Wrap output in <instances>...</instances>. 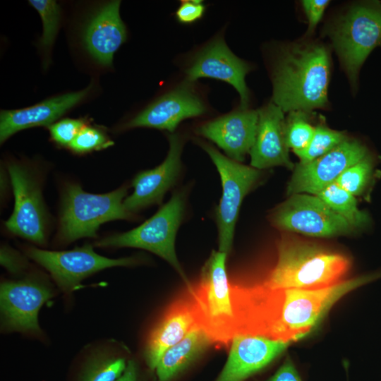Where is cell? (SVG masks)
Here are the masks:
<instances>
[{
	"mask_svg": "<svg viewBox=\"0 0 381 381\" xmlns=\"http://www.w3.org/2000/svg\"><path fill=\"white\" fill-rule=\"evenodd\" d=\"M381 278V271L315 289L233 286L238 334L295 342L314 332L350 291Z\"/></svg>",
	"mask_w": 381,
	"mask_h": 381,
	"instance_id": "6da1fadb",
	"label": "cell"
},
{
	"mask_svg": "<svg viewBox=\"0 0 381 381\" xmlns=\"http://www.w3.org/2000/svg\"><path fill=\"white\" fill-rule=\"evenodd\" d=\"M330 60L320 44H301L286 49L273 73L272 102L284 112L310 111L327 104Z\"/></svg>",
	"mask_w": 381,
	"mask_h": 381,
	"instance_id": "7a4b0ae2",
	"label": "cell"
},
{
	"mask_svg": "<svg viewBox=\"0 0 381 381\" xmlns=\"http://www.w3.org/2000/svg\"><path fill=\"white\" fill-rule=\"evenodd\" d=\"M351 265L344 255L298 239L284 238L277 260L264 285L274 289H315L342 280Z\"/></svg>",
	"mask_w": 381,
	"mask_h": 381,
	"instance_id": "3957f363",
	"label": "cell"
},
{
	"mask_svg": "<svg viewBox=\"0 0 381 381\" xmlns=\"http://www.w3.org/2000/svg\"><path fill=\"white\" fill-rule=\"evenodd\" d=\"M227 254L213 251L195 286H188V296L198 325L213 344L226 346L238 334V326L227 278Z\"/></svg>",
	"mask_w": 381,
	"mask_h": 381,
	"instance_id": "277c9868",
	"label": "cell"
},
{
	"mask_svg": "<svg viewBox=\"0 0 381 381\" xmlns=\"http://www.w3.org/2000/svg\"><path fill=\"white\" fill-rule=\"evenodd\" d=\"M127 189L122 186L103 194L85 192L80 185H68L63 195L59 238L64 242L97 236L105 222L132 217L124 207Z\"/></svg>",
	"mask_w": 381,
	"mask_h": 381,
	"instance_id": "5b68a950",
	"label": "cell"
},
{
	"mask_svg": "<svg viewBox=\"0 0 381 381\" xmlns=\"http://www.w3.org/2000/svg\"><path fill=\"white\" fill-rule=\"evenodd\" d=\"M184 197L176 193L142 224L97 241L99 247H132L149 250L167 261L186 280L175 251V238L183 219Z\"/></svg>",
	"mask_w": 381,
	"mask_h": 381,
	"instance_id": "8992f818",
	"label": "cell"
},
{
	"mask_svg": "<svg viewBox=\"0 0 381 381\" xmlns=\"http://www.w3.org/2000/svg\"><path fill=\"white\" fill-rule=\"evenodd\" d=\"M332 40L351 83H355L368 56L381 46V7L369 4L353 8L339 21Z\"/></svg>",
	"mask_w": 381,
	"mask_h": 381,
	"instance_id": "52a82bcc",
	"label": "cell"
},
{
	"mask_svg": "<svg viewBox=\"0 0 381 381\" xmlns=\"http://www.w3.org/2000/svg\"><path fill=\"white\" fill-rule=\"evenodd\" d=\"M215 165L222 181V194L217 210L219 250L228 254L243 198L260 176V171L224 156L213 146L202 143Z\"/></svg>",
	"mask_w": 381,
	"mask_h": 381,
	"instance_id": "ba28073f",
	"label": "cell"
},
{
	"mask_svg": "<svg viewBox=\"0 0 381 381\" xmlns=\"http://www.w3.org/2000/svg\"><path fill=\"white\" fill-rule=\"evenodd\" d=\"M272 222L280 229L320 238L349 234L354 230L318 195L306 193L290 195L274 213Z\"/></svg>",
	"mask_w": 381,
	"mask_h": 381,
	"instance_id": "9c48e42d",
	"label": "cell"
},
{
	"mask_svg": "<svg viewBox=\"0 0 381 381\" xmlns=\"http://www.w3.org/2000/svg\"><path fill=\"white\" fill-rule=\"evenodd\" d=\"M26 255L44 267L58 286L66 291L75 289L83 279L95 272L138 262L135 258L114 259L100 255L90 244L63 251L30 247L26 250Z\"/></svg>",
	"mask_w": 381,
	"mask_h": 381,
	"instance_id": "30bf717a",
	"label": "cell"
},
{
	"mask_svg": "<svg viewBox=\"0 0 381 381\" xmlns=\"http://www.w3.org/2000/svg\"><path fill=\"white\" fill-rule=\"evenodd\" d=\"M8 172L15 203L12 214L5 222L6 229L34 243H44L47 214L40 185L28 169L18 163H10Z\"/></svg>",
	"mask_w": 381,
	"mask_h": 381,
	"instance_id": "8fae6325",
	"label": "cell"
},
{
	"mask_svg": "<svg viewBox=\"0 0 381 381\" xmlns=\"http://www.w3.org/2000/svg\"><path fill=\"white\" fill-rule=\"evenodd\" d=\"M365 145L346 138L329 152L306 163H298L287 186V194L317 195L348 167L367 157Z\"/></svg>",
	"mask_w": 381,
	"mask_h": 381,
	"instance_id": "7c38bea8",
	"label": "cell"
},
{
	"mask_svg": "<svg viewBox=\"0 0 381 381\" xmlns=\"http://www.w3.org/2000/svg\"><path fill=\"white\" fill-rule=\"evenodd\" d=\"M52 296L47 286L34 280L2 282L0 303L4 327L11 330L40 332L38 313Z\"/></svg>",
	"mask_w": 381,
	"mask_h": 381,
	"instance_id": "4fadbf2b",
	"label": "cell"
},
{
	"mask_svg": "<svg viewBox=\"0 0 381 381\" xmlns=\"http://www.w3.org/2000/svg\"><path fill=\"white\" fill-rule=\"evenodd\" d=\"M291 344L262 336L238 334L231 340L227 361L216 381H244L267 366Z\"/></svg>",
	"mask_w": 381,
	"mask_h": 381,
	"instance_id": "5bb4252c",
	"label": "cell"
},
{
	"mask_svg": "<svg viewBox=\"0 0 381 381\" xmlns=\"http://www.w3.org/2000/svg\"><path fill=\"white\" fill-rule=\"evenodd\" d=\"M121 1L102 5L90 17L83 33L89 56L99 65L109 67L114 55L126 40V28L120 16Z\"/></svg>",
	"mask_w": 381,
	"mask_h": 381,
	"instance_id": "9a60e30c",
	"label": "cell"
},
{
	"mask_svg": "<svg viewBox=\"0 0 381 381\" xmlns=\"http://www.w3.org/2000/svg\"><path fill=\"white\" fill-rule=\"evenodd\" d=\"M249 71L247 63L235 56L224 40L219 39L196 56L186 73L188 83L200 78H210L231 85L238 92L241 107L245 109L249 101L245 77Z\"/></svg>",
	"mask_w": 381,
	"mask_h": 381,
	"instance_id": "2e32d148",
	"label": "cell"
},
{
	"mask_svg": "<svg viewBox=\"0 0 381 381\" xmlns=\"http://www.w3.org/2000/svg\"><path fill=\"white\" fill-rule=\"evenodd\" d=\"M169 150L164 161L157 167L138 174L133 181V192L123 204L131 214L149 205L159 204L176 181L181 171L182 142L176 135L169 137Z\"/></svg>",
	"mask_w": 381,
	"mask_h": 381,
	"instance_id": "e0dca14e",
	"label": "cell"
},
{
	"mask_svg": "<svg viewBox=\"0 0 381 381\" xmlns=\"http://www.w3.org/2000/svg\"><path fill=\"white\" fill-rule=\"evenodd\" d=\"M205 111L204 103L187 85L179 87L148 105L124 127H146L173 132L184 119L197 117Z\"/></svg>",
	"mask_w": 381,
	"mask_h": 381,
	"instance_id": "ac0fdd59",
	"label": "cell"
},
{
	"mask_svg": "<svg viewBox=\"0 0 381 381\" xmlns=\"http://www.w3.org/2000/svg\"><path fill=\"white\" fill-rule=\"evenodd\" d=\"M258 123V111L243 109L202 124L198 133L216 143L228 157L241 162L253 146Z\"/></svg>",
	"mask_w": 381,
	"mask_h": 381,
	"instance_id": "d6986e66",
	"label": "cell"
},
{
	"mask_svg": "<svg viewBox=\"0 0 381 381\" xmlns=\"http://www.w3.org/2000/svg\"><path fill=\"white\" fill-rule=\"evenodd\" d=\"M92 86L59 95L35 105L11 110H1L0 114V141L5 142L17 132L41 126H51L88 96Z\"/></svg>",
	"mask_w": 381,
	"mask_h": 381,
	"instance_id": "ffe728a7",
	"label": "cell"
},
{
	"mask_svg": "<svg viewBox=\"0 0 381 381\" xmlns=\"http://www.w3.org/2000/svg\"><path fill=\"white\" fill-rule=\"evenodd\" d=\"M258 112L257 133L250 152L251 167L258 170L276 166L294 169L285 139L284 112L273 102Z\"/></svg>",
	"mask_w": 381,
	"mask_h": 381,
	"instance_id": "44dd1931",
	"label": "cell"
},
{
	"mask_svg": "<svg viewBox=\"0 0 381 381\" xmlns=\"http://www.w3.org/2000/svg\"><path fill=\"white\" fill-rule=\"evenodd\" d=\"M199 327L188 296L176 299L168 307L151 332L145 349L148 367L155 370L163 354L181 341L190 332Z\"/></svg>",
	"mask_w": 381,
	"mask_h": 381,
	"instance_id": "7402d4cb",
	"label": "cell"
},
{
	"mask_svg": "<svg viewBox=\"0 0 381 381\" xmlns=\"http://www.w3.org/2000/svg\"><path fill=\"white\" fill-rule=\"evenodd\" d=\"M213 344L208 335L198 327L169 348L155 369L157 381H172Z\"/></svg>",
	"mask_w": 381,
	"mask_h": 381,
	"instance_id": "603a6c76",
	"label": "cell"
},
{
	"mask_svg": "<svg viewBox=\"0 0 381 381\" xmlns=\"http://www.w3.org/2000/svg\"><path fill=\"white\" fill-rule=\"evenodd\" d=\"M317 195L354 229L368 224L370 218L365 212L358 209L355 196L335 182L325 188Z\"/></svg>",
	"mask_w": 381,
	"mask_h": 381,
	"instance_id": "cb8c5ba5",
	"label": "cell"
},
{
	"mask_svg": "<svg viewBox=\"0 0 381 381\" xmlns=\"http://www.w3.org/2000/svg\"><path fill=\"white\" fill-rule=\"evenodd\" d=\"M29 4L38 12L42 23L40 44L47 59L54 44L61 20L59 5L53 0H30Z\"/></svg>",
	"mask_w": 381,
	"mask_h": 381,
	"instance_id": "d4e9b609",
	"label": "cell"
},
{
	"mask_svg": "<svg viewBox=\"0 0 381 381\" xmlns=\"http://www.w3.org/2000/svg\"><path fill=\"white\" fill-rule=\"evenodd\" d=\"M310 111L295 110L289 112L285 118V139L286 145L296 155L309 145L315 126L310 121Z\"/></svg>",
	"mask_w": 381,
	"mask_h": 381,
	"instance_id": "484cf974",
	"label": "cell"
},
{
	"mask_svg": "<svg viewBox=\"0 0 381 381\" xmlns=\"http://www.w3.org/2000/svg\"><path fill=\"white\" fill-rule=\"evenodd\" d=\"M346 139L344 133L320 124L315 126L313 136L308 147L296 155L300 163L309 162L329 152Z\"/></svg>",
	"mask_w": 381,
	"mask_h": 381,
	"instance_id": "4316f807",
	"label": "cell"
},
{
	"mask_svg": "<svg viewBox=\"0 0 381 381\" xmlns=\"http://www.w3.org/2000/svg\"><path fill=\"white\" fill-rule=\"evenodd\" d=\"M373 169V160L368 155L346 169L334 182L353 195H359L370 180Z\"/></svg>",
	"mask_w": 381,
	"mask_h": 381,
	"instance_id": "83f0119b",
	"label": "cell"
},
{
	"mask_svg": "<svg viewBox=\"0 0 381 381\" xmlns=\"http://www.w3.org/2000/svg\"><path fill=\"white\" fill-rule=\"evenodd\" d=\"M126 365L122 358L94 361L84 373L82 381H116L123 373Z\"/></svg>",
	"mask_w": 381,
	"mask_h": 381,
	"instance_id": "f1b7e54d",
	"label": "cell"
},
{
	"mask_svg": "<svg viewBox=\"0 0 381 381\" xmlns=\"http://www.w3.org/2000/svg\"><path fill=\"white\" fill-rule=\"evenodd\" d=\"M113 143L102 130L85 125L68 147L75 153L83 154L107 148Z\"/></svg>",
	"mask_w": 381,
	"mask_h": 381,
	"instance_id": "f546056e",
	"label": "cell"
},
{
	"mask_svg": "<svg viewBox=\"0 0 381 381\" xmlns=\"http://www.w3.org/2000/svg\"><path fill=\"white\" fill-rule=\"evenodd\" d=\"M86 125L83 119H64L49 126L51 137L57 144L69 147L79 132Z\"/></svg>",
	"mask_w": 381,
	"mask_h": 381,
	"instance_id": "4dcf8cb0",
	"label": "cell"
},
{
	"mask_svg": "<svg viewBox=\"0 0 381 381\" xmlns=\"http://www.w3.org/2000/svg\"><path fill=\"white\" fill-rule=\"evenodd\" d=\"M205 11L201 1H183L176 11V19L181 23L190 24L200 20Z\"/></svg>",
	"mask_w": 381,
	"mask_h": 381,
	"instance_id": "1f68e13d",
	"label": "cell"
},
{
	"mask_svg": "<svg viewBox=\"0 0 381 381\" xmlns=\"http://www.w3.org/2000/svg\"><path fill=\"white\" fill-rule=\"evenodd\" d=\"M329 3L328 0L302 1L303 8L308 22V34L312 33L316 28Z\"/></svg>",
	"mask_w": 381,
	"mask_h": 381,
	"instance_id": "d6a6232c",
	"label": "cell"
},
{
	"mask_svg": "<svg viewBox=\"0 0 381 381\" xmlns=\"http://www.w3.org/2000/svg\"><path fill=\"white\" fill-rule=\"evenodd\" d=\"M265 381H302L291 358H286L275 373Z\"/></svg>",
	"mask_w": 381,
	"mask_h": 381,
	"instance_id": "836d02e7",
	"label": "cell"
},
{
	"mask_svg": "<svg viewBox=\"0 0 381 381\" xmlns=\"http://www.w3.org/2000/svg\"><path fill=\"white\" fill-rule=\"evenodd\" d=\"M1 264L12 273L19 272L21 268V264L17 255L6 247H2L1 249Z\"/></svg>",
	"mask_w": 381,
	"mask_h": 381,
	"instance_id": "e575fe53",
	"label": "cell"
},
{
	"mask_svg": "<svg viewBox=\"0 0 381 381\" xmlns=\"http://www.w3.org/2000/svg\"><path fill=\"white\" fill-rule=\"evenodd\" d=\"M116 381H137V368L133 361L127 363L123 373Z\"/></svg>",
	"mask_w": 381,
	"mask_h": 381,
	"instance_id": "d590c367",
	"label": "cell"
}]
</instances>
